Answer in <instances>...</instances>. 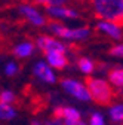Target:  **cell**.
Wrapping results in <instances>:
<instances>
[{
  "instance_id": "5b68a950",
  "label": "cell",
  "mask_w": 123,
  "mask_h": 125,
  "mask_svg": "<svg viewBox=\"0 0 123 125\" xmlns=\"http://www.w3.org/2000/svg\"><path fill=\"white\" fill-rule=\"evenodd\" d=\"M61 88H62V91L65 94H68L70 97L79 100L82 103L92 101L89 89H88V85L83 83L79 79H74V77H64V79L61 81Z\"/></svg>"
},
{
  "instance_id": "4fadbf2b",
  "label": "cell",
  "mask_w": 123,
  "mask_h": 125,
  "mask_svg": "<svg viewBox=\"0 0 123 125\" xmlns=\"http://www.w3.org/2000/svg\"><path fill=\"white\" fill-rule=\"evenodd\" d=\"M107 79L114 89H123V67H111L107 72Z\"/></svg>"
},
{
  "instance_id": "9a60e30c",
  "label": "cell",
  "mask_w": 123,
  "mask_h": 125,
  "mask_svg": "<svg viewBox=\"0 0 123 125\" xmlns=\"http://www.w3.org/2000/svg\"><path fill=\"white\" fill-rule=\"evenodd\" d=\"M108 118L114 122V124H122L123 122V103H113L111 106H108Z\"/></svg>"
},
{
  "instance_id": "ba28073f",
  "label": "cell",
  "mask_w": 123,
  "mask_h": 125,
  "mask_svg": "<svg viewBox=\"0 0 123 125\" xmlns=\"http://www.w3.org/2000/svg\"><path fill=\"white\" fill-rule=\"evenodd\" d=\"M33 74H34L36 79L42 81L43 83H48V85H53L58 81L55 70L46 61H43V60L34 62V66H33Z\"/></svg>"
},
{
  "instance_id": "2e32d148",
  "label": "cell",
  "mask_w": 123,
  "mask_h": 125,
  "mask_svg": "<svg viewBox=\"0 0 123 125\" xmlns=\"http://www.w3.org/2000/svg\"><path fill=\"white\" fill-rule=\"evenodd\" d=\"M17 118V110L12 104H2L0 103V121H12Z\"/></svg>"
},
{
  "instance_id": "d6986e66",
  "label": "cell",
  "mask_w": 123,
  "mask_h": 125,
  "mask_svg": "<svg viewBox=\"0 0 123 125\" xmlns=\"http://www.w3.org/2000/svg\"><path fill=\"white\" fill-rule=\"evenodd\" d=\"M17 100V94L12 89H2L0 91V103L2 104H13Z\"/></svg>"
},
{
  "instance_id": "ffe728a7",
  "label": "cell",
  "mask_w": 123,
  "mask_h": 125,
  "mask_svg": "<svg viewBox=\"0 0 123 125\" xmlns=\"http://www.w3.org/2000/svg\"><path fill=\"white\" fill-rule=\"evenodd\" d=\"M89 125H105V119H104V115L98 110L92 112L89 115Z\"/></svg>"
},
{
  "instance_id": "3957f363",
  "label": "cell",
  "mask_w": 123,
  "mask_h": 125,
  "mask_svg": "<svg viewBox=\"0 0 123 125\" xmlns=\"http://www.w3.org/2000/svg\"><path fill=\"white\" fill-rule=\"evenodd\" d=\"M90 100L99 106H111L114 100V88L105 77H88L86 81Z\"/></svg>"
},
{
  "instance_id": "ac0fdd59",
  "label": "cell",
  "mask_w": 123,
  "mask_h": 125,
  "mask_svg": "<svg viewBox=\"0 0 123 125\" xmlns=\"http://www.w3.org/2000/svg\"><path fill=\"white\" fill-rule=\"evenodd\" d=\"M3 74L5 76H8V77H13V76H17L18 74V72H19V66H18V62L17 61H12V60H9V61H6L5 64H3Z\"/></svg>"
},
{
  "instance_id": "8992f818",
  "label": "cell",
  "mask_w": 123,
  "mask_h": 125,
  "mask_svg": "<svg viewBox=\"0 0 123 125\" xmlns=\"http://www.w3.org/2000/svg\"><path fill=\"white\" fill-rule=\"evenodd\" d=\"M46 17L52 21L62 22V21H76L80 18V9H77L73 5H64V6H52L43 9Z\"/></svg>"
},
{
  "instance_id": "e0dca14e",
  "label": "cell",
  "mask_w": 123,
  "mask_h": 125,
  "mask_svg": "<svg viewBox=\"0 0 123 125\" xmlns=\"http://www.w3.org/2000/svg\"><path fill=\"white\" fill-rule=\"evenodd\" d=\"M33 3L43 6V8H52V6H64V5H71L74 0H31Z\"/></svg>"
},
{
  "instance_id": "30bf717a",
  "label": "cell",
  "mask_w": 123,
  "mask_h": 125,
  "mask_svg": "<svg viewBox=\"0 0 123 125\" xmlns=\"http://www.w3.org/2000/svg\"><path fill=\"white\" fill-rule=\"evenodd\" d=\"M53 118L65 121V122L82 121V112L71 106H56L53 109Z\"/></svg>"
},
{
  "instance_id": "44dd1931",
  "label": "cell",
  "mask_w": 123,
  "mask_h": 125,
  "mask_svg": "<svg viewBox=\"0 0 123 125\" xmlns=\"http://www.w3.org/2000/svg\"><path fill=\"white\" fill-rule=\"evenodd\" d=\"M108 54H110L111 57H114V58H123V42L114 43L111 48H110Z\"/></svg>"
},
{
  "instance_id": "6da1fadb",
  "label": "cell",
  "mask_w": 123,
  "mask_h": 125,
  "mask_svg": "<svg viewBox=\"0 0 123 125\" xmlns=\"http://www.w3.org/2000/svg\"><path fill=\"white\" fill-rule=\"evenodd\" d=\"M86 6L97 21L123 25V0H86Z\"/></svg>"
},
{
  "instance_id": "7c38bea8",
  "label": "cell",
  "mask_w": 123,
  "mask_h": 125,
  "mask_svg": "<svg viewBox=\"0 0 123 125\" xmlns=\"http://www.w3.org/2000/svg\"><path fill=\"white\" fill-rule=\"evenodd\" d=\"M37 49V46H36V42H31V40H21L18 43H15V46L12 48V54L13 57H17V58H30V57H33L34 52Z\"/></svg>"
},
{
  "instance_id": "7402d4cb",
  "label": "cell",
  "mask_w": 123,
  "mask_h": 125,
  "mask_svg": "<svg viewBox=\"0 0 123 125\" xmlns=\"http://www.w3.org/2000/svg\"><path fill=\"white\" fill-rule=\"evenodd\" d=\"M65 122V121H64ZM65 125H89V124H86V122H83V121H74V122H65Z\"/></svg>"
},
{
  "instance_id": "7a4b0ae2",
  "label": "cell",
  "mask_w": 123,
  "mask_h": 125,
  "mask_svg": "<svg viewBox=\"0 0 123 125\" xmlns=\"http://www.w3.org/2000/svg\"><path fill=\"white\" fill-rule=\"evenodd\" d=\"M48 30L51 36H55L61 40L67 42H85L90 37L92 30L88 25H80V27H68L62 22L52 21L48 25Z\"/></svg>"
},
{
  "instance_id": "9c48e42d",
  "label": "cell",
  "mask_w": 123,
  "mask_h": 125,
  "mask_svg": "<svg viewBox=\"0 0 123 125\" xmlns=\"http://www.w3.org/2000/svg\"><path fill=\"white\" fill-rule=\"evenodd\" d=\"M97 31L116 42H123V25L110 21H97Z\"/></svg>"
},
{
  "instance_id": "603a6c76",
  "label": "cell",
  "mask_w": 123,
  "mask_h": 125,
  "mask_svg": "<svg viewBox=\"0 0 123 125\" xmlns=\"http://www.w3.org/2000/svg\"><path fill=\"white\" fill-rule=\"evenodd\" d=\"M0 10H2V5H0Z\"/></svg>"
},
{
  "instance_id": "5bb4252c",
  "label": "cell",
  "mask_w": 123,
  "mask_h": 125,
  "mask_svg": "<svg viewBox=\"0 0 123 125\" xmlns=\"http://www.w3.org/2000/svg\"><path fill=\"white\" fill-rule=\"evenodd\" d=\"M77 69H79L80 73H83L86 76H90L92 73L95 72L97 64L94 62V60L89 58V57H80L77 60Z\"/></svg>"
},
{
  "instance_id": "52a82bcc",
  "label": "cell",
  "mask_w": 123,
  "mask_h": 125,
  "mask_svg": "<svg viewBox=\"0 0 123 125\" xmlns=\"http://www.w3.org/2000/svg\"><path fill=\"white\" fill-rule=\"evenodd\" d=\"M36 46L43 52H49V51H62V52H67L70 54V46L55 36H49V34H42L36 39Z\"/></svg>"
},
{
  "instance_id": "277c9868",
  "label": "cell",
  "mask_w": 123,
  "mask_h": 125,
  "mask_svg": "<svg viewBox=\"0 0 123 125\" xmlns=\"http://www.w3.org/2000/svg\"><path fill=\"white\" fill-rule=\"evenodd\" d=\"M17 10L19 13V17L27 24L33 25L36 28L48 27L49 25L48 24V17H46V13L42 12L36 3H31V2H19Z\"/></svg>"
},
{
  "instance_id": "8fae6325",
  "label": "cell",
  "mask_w": 123,
  "mask_h": 125,
  "mask_svg": "<svg viewBox=\"0 0 123 125\" xmlns=\"http://www.w3.org/2000/svg\"><path fill=\"white\" fill-rule=\"evenodd\" d=\"M44 61L53 70H64L68 66V54L62 51H49L44 54Z\"/></svg>"
}]
</instances>
